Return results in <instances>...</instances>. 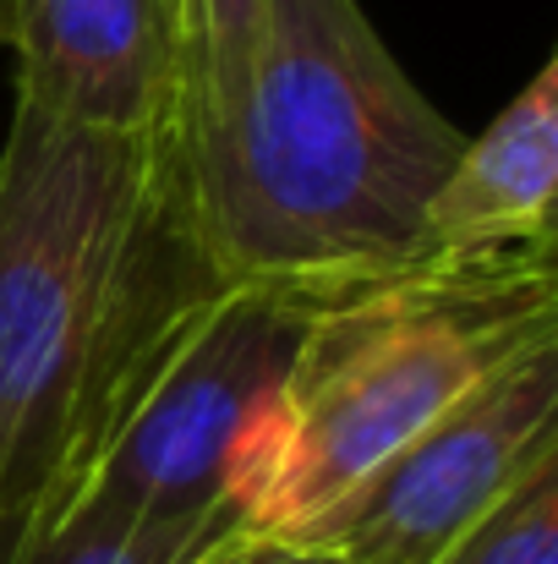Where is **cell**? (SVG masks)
<instances>
[{"label": "cell", "instance_id": "52a82bcc", "mask_svg": "<svg viewBox=\"0 0 558 564\" xmlns=\"http://www.w3.org/2000/svg\"><path fill=\"white\" fill-rule=\"evenodd\" d=\"M558 197V61L548 55L532 83L460 143L455 165L422 208V263L493 258L554 247Z\"/></svg>", "mask_w": 558, "mask_h": 564}, {"label": "cell", "instance_id": "ba28073f", "mask_svg": "<svg viewBox=\"0 0 558 564\" xmlns=\"http://www.w3.org/2000/svg\"><path fill=\"white\" fill-rule=\"evenodd\" d=\"M269 0H182V121L219 116L252 72Z\"/></svg>", "mask_w": 558, "mask_h": 564}, {"label": "cell", "instance_id": "5b68a950", "mask_svg": "<svg viewBox=\"0 0 558 564\" xmlns=\"http://www.w3.org/2000/svg\"><path fill=\"white\" fill-rule=\"evenodd\" d=\"M548 455H558V340L466 394L296 543L346 564H438Z\"/></svg>", "mask_w": 558, "mask_h": 564}, {"label": "cell", "instance_id": "8fae6325", "mask_svg": "<svg viewBox=\"0 0 558 564\" xmlns=\"http://www.w3.org/2000/svg\"><path fill=\"white\" fill-rule=\"evenodd\" d=\"M186 564H346L329 549H313V543H296V538H274V532H252V527H236L225 538H214L208 549H197Z\"/></svg>", "mask_w": 558, "mask_h": 564}, {"label": "cell", "instance_id": "30bf717a", "mask_svg": "<svg viewBox=\"0 0 558 564\" xmlns=\"http://www.w3.org/2000/svg\"><path fill=\"white\" fill-rule=\"evenodd\" d=\"M438 564H558V455L537 460Z\"/></svg>", "mask_w": 558, "mask_h": 564}, {"label": "cell", "instance_id": "6da1fadb", "mask_svg": "<svg viewBox=\"0 0 558 564\" xmlns=\"http://www.w3.org/2000/svg\"><path fill=\"white\" fill-rule=\"evenodd\" d=\"M219 291L182 116L88 132L17 99L0 149V564L66 521Z\"/></svg>", "mask_w": 558, "mask_h": 564}, {"label": "cell", "instance_id": "277c9868", "mask_svg": "<svg viewBox=\"0 0 558 564\" xmlns=\"http://www.w3.org/2000/svg\"><path fill=\"white\" fill-rule=\"evenodd\" d=\"M318 302L280 285H225L149 378L66 516L247 527V488Z\"/></svg>", "mask_w": 558, "mask_h": 564}, {"label": "cell", "instance_id": "7c38bea8", "mask_svg": "<svg viewBox=\"0 0 558 564\" xmlns=\"http://www.w3.org/2000/svg\"><path fill=\"white\" fill-rule=\"evenodd\" d=\"M11 44V0H0V50Z\"/></svg>", "mask_w": 558, "mask_h": 564}, {"label": "cell", "instance_id": "3957f363", "mask_svg": "<svg viewBox=\"0 0 558 564\" xmlns=\"http://www.w3.org/2000/svg\"><path fill=\"white\" fill-rule=\"evenodd\" d=\"M554 340V247L433 258L324 296L247 488V527L307 532L466 394Z\"/></svg>", "mask_w": 558, "mask_h": 564}, {"label": "cell", "instance_id": "7a4b0ae2", "mask_svg": "<svg viewBox=\"0 0 558 564\" xmlns=\"http://www.w3.org/2000/svg\"><path fill=\"white\" fill-rule=\"evenodd\" d=\"M460 143L362 0H269L247 83L186 127L203 247L225 285L335 296L400 274Z\"/></svg>", "mask_w": 558, "mask_h": 564}, {"label": "cell", "instance_id": "8992f818", "mask_svg": "<svg viewBox=\"0 0 558 564\" xmlns=\"http://www.w3.org/2000/svg\"><path fill=\"white\" fill-rule=\"evenodd\" d=\"M17 99L88 127L149 132L182 116V0H11Z\"/></svg>", "mask_w": 558, "mask_h": 564}, {"label": "cell", "instance_id": "9c48e42d", "mask_svg": "<svg viewBox=\"0 0 558 564\" xmlns=\"http://www.w3.org/2000/svg\"><path fill=\"white\" fill-rule=\"evenodd\" d=\"M225 532L236 527L225 521L143 527V521H105V516H66L22 554V564H186Z\"/></svg>", "mask_w": 558, "mask_h": 564}]
</instances>
